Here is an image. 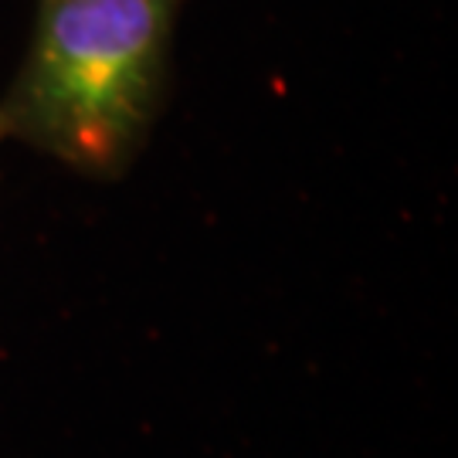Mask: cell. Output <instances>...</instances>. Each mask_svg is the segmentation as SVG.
Instances as JSON below:
<instances>
[{
	"mask_svg": "<svg viewBox=\"0 0 458 458\" xmlns=\"http://www.w3.org/2000/svg\"><path fill=\"white\" fill-rule=\"evenodd\" d=\"M183 0H38L31 41L0 92V147L85 181H119L147 149L174 79Z\"/></svg>",
	"mask_w": 458,
	"mask_h": 458,
	"instance_id": "6da1fadb",
	"label": "cell"
}]
</instances>
